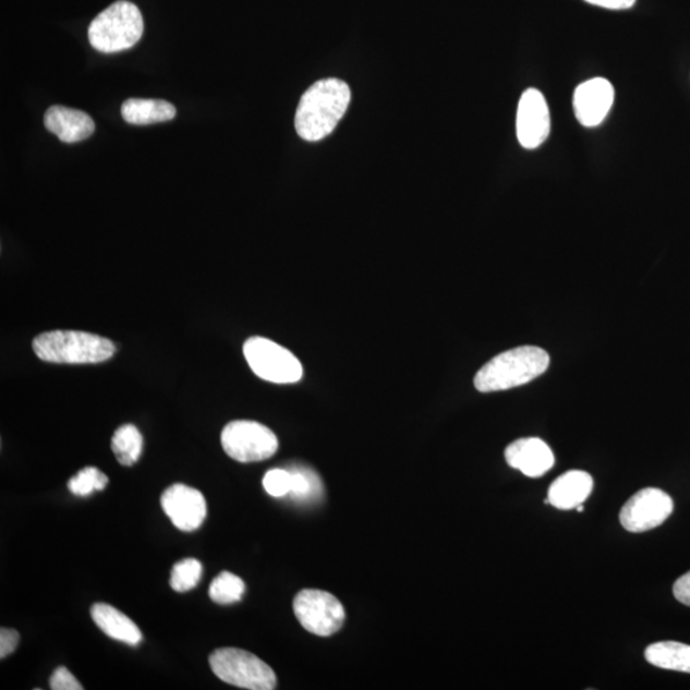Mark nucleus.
Listing matches in <instances>:
<instances>
[{"mask_svg": "<svg viewBox=\"0 0 690 690\" xmlns=\"http://www.w3.org/2000/svg\"><path fill=\"white\" fill-rule=\"evenodd\" d=\"M351 102V90L344 81H318L302 95L295 113V130L308 143H316L336 130Z\"/></svg>", "mask_w": 690, "mask_h": 690, "instance_id": "obj_1", "label": "nucleus"}, {"mask_svg": "<svg viewBox=\"0 0 690 690\" xmlns=\"http://www.w3.org/2000/svg\"><path fill=\"white\" fill-rule=\"evenodd\" d=\"M550 358L538 347L524 346L497 354L474 377L481 392H494L522 387L546 373Z\"/></svg>", "mask_w": 690, "mask_h": 690, "instance_id": "obj_2", "label": "nucleus"}, {"mask_svg": "<svg viewBox=\"0 0 690 690\" xmlns=\"http://www.w3.org/2000/svg\"><path fill=\"white\" fill-rule=\"evenodd\" d=\"M34 352L43 361L86 365L106 362L113 358V341L95 334L73 330L43 332L33 341Z\"/></svg>", "mask_w": 690, "mask_h": 690, "instance_id": "obj_3", "label": "nucleus"}, {"mask_svg": "<svg viewBox=\"0 0 690 690\" xmlns=\"http://www.w3.org/2000/svg\"><path fill=\"white\" fill-rule=\"evenodd\" d=\"M144 34V19L137 5L120 0L98 14L88 27V40L101 53H118L135 47Z\"/></svg>", "mask_w": 690, "mask_h": 690, "instance_id": "obj_4", "label": "nucleus"}, {"mask_svg": "<svg viewBox=\"0 0 690 690\" xmlns=\"http://www.w3.org/2000/svg\"><path fill=\"white\" fill-rule=\"evenodd\" d=\"M211 670L230 686L250 690L277 688V675L271 667L251 652L240 649H219L209 657Z\"/></svg>", "mask_w": 690, "mask_h": 690, "instance_id": "obj_5", "label": "nucleus"}, {"mask_svg": "<svg viewBox=\"0 0 690 690\" xmlns=\"http://www.w3.org/2000/svg\"><path fill=\"white\" fill-rule=\"evenodd\" d=\"M244 359L263 380L274 384H295L303 376L302 363L287 348L270 339L252 337L243 346Z\"/></svg>", "mask_w": 690, "mask_h": 690, "instance_id": "obj_6", "label": "nucleus"}, {"mask_svg": "<svg viewBox=\"0 0 690 690\" xmlns=\"http://www.w3.org/2000/svg\"><path fill=\"white\" fill-rule=\"evenodd\" d=\"M222 449L241 463L263 462L276 455L279 443L276 434L255 421H233L221 433Z\"/></svg>", "mask_w": 690, "mask_h": 690, "instance_id": "obj_7", "label": "nucleus"}, {"mask_svg": "<svg viewBox=\"0 0 690 690\" xmlns=\"http://www.w3.org/2000/svg\"><path fill=\"white\" fill-rule=\"evenodd\" d=\"M295 618L307 632L320 637L337 633L344 625L346 610L331 593L303 590L293 601Z\"/></svg>", "mask_w": 690, "mask_h": 690, "instance_id": "obj_8", "label": "nucleus"}, {"mask_svg": "<svg viewBox=\"0 0 690 690\" xmlns=\"http://www.w3.org/2000/svg\"><path fill=\"white\" fill-rule=\"evenodd\" d=\"M674 501L659 488H643L630 497L620 511V523L628 532L641 533L656 529L669 518Z\"/></svg>", "mask_w": 690, "mask_h": 690, "instance_id": "obj_9", "label": "nucleus"}, {"mask_svg": "<svg viewBox=\"0 0 690 690\" xmlns=\"http://www.w3.org/2000/svg\"><path fill=\"white\" fill-rule=\"evenodd\" d=\"M550 110L543 93L529 88L522 95L517 111V136L519 144L529 150L543 145L550 135Z\"/></svg>", "mask_w": 690, "mask_h": 690, "instance_id": "obj_10", "label": "nucleus"}, {"mask_svg": "<svg viewBox=\"0 0 690 690\" xmlns=\"http://www.w3.org/2000/svg\"><path fill=\"white\" fill-rule=\"evenodd\" d=\"M161 507L177 529L184 532L198 530L207 515L204 495L182 484L166 489L161 496Z\"/></svg>", "mask_w": 690, "mask_h": 690, "instance_id": "obj_11", "label": "nucleus"}, {"mask_svg": "<svg viewBox=\"0 0 690 690\" xmlns=\"http://www.w3.org/2000/svg\"><path fill=\"white\" fill-rule=\"evenodd\" d=\"M615 90L603 77L585 81L576 88L573 106L578 122L584 128H597L613 108Z\"/></svg>", "mask_w": 690, "mask_h": 690, "instance_id": "obj_12", "label": "nucleus"}, {"mask_svg": "<svg viewBox=\"0 0 690 690\" xmlns=\"http://www.w3.org/2000/svg\"><path fill=\"white\" fill-rule=\"evenodd\" d=\"M506 459L511 469L521 471L531 479L544 476L555 464L553 450L537 437H526L510 444L506 450Z\"/></svg>", "mask_w": 690, "mask_h": 690, "instance_id": "obj_13", "label": "nucleus"}, {"mask_svg": "<svg viewBox=\"0 0 690 690\" xmlns=\"http://www.w3.org/2000/svg\"><path fill=\"white\" fill-rule=\"evenodd\" d=\"M44 124L62 143H80L93 135L95 123L84 111L61 106L50 107L44 117Z\"/></svg>", "mask_w": 690, "mask_h": 690, "instance_id": "obj_14", "label": "nucleus"}, {"mask_svg": "<svg viewBox=\"0 0 690 690\" xmlns=\"http://www.w3.org/2000/svg\"><path fill=\"white\" fill-rule=\"evenodd\" d=\"M593 489L591 474L583 471H569L553 482L548 488V504L556 509L571 510L582 506Z\"/></svg>", "mask_w": 690, "mask_h": 690, "instance_id": "obj_15", "label": "nucleus"}, {"mask_svg": "<svg viewBox=\"0 0 690 690\" xmlns=\"http://www.w3.org/2000/svg\"><path fill=\"white\" fill-rule=\"evenodd\" d=\"M92 617L95 625L116 641L131 645H137L143 641V633L135 622L113 606L95 604L92 607Z\"/></svg>", "mask_w": 690, "mask_h": 690, "instance_id": "obj_16", "label": "nucleus"}, {"mask_svg": "<svg viewBox=\"0 0 690 690\" xmlns=\"http://www.w3.org/2000/svg\"><path fill=\"white\" fill-rule=\"evenodd\" d=\"M123 120L130 124L147 125L172 121L175 107L166 100L129 99L122 106Z\"/></svg>", "mask_w": 690, "mask_h": 690, "instance_id": "obj_17", "label": "nucleus"}, {"mask_svg": "<svg viewBox=\"0 0 690 690\" xmlns=\"http://www.w3.org/2000/svg\"><path fill=\"white\" fill-rule=\"evenodd\" d=\"M645 659L659 669L690 674V645L674 641L652 643L644 652Z\"/></svg>", "mask_w": 690, "mask_h": 690, "instance_id": "obj_18", "label": "nucleus"}, {"mask_svg": "<svg viewBox=\"0 0 690 690\" xmlns=\"http://www.w3.org/2000/svg\"><path fill=\"white\" fill-rule=\"evenodd\" d=\"M143 447L144 437L133 425H123L117 428L113 439H111V450H113L118 462L124 467L137 463Z\"/></svg>", "mask_w": 690, "mask_h": 690, "instance_id": "obj_19", "label": "nucleus"}, {"mask_svg": "<svg viewBox=\"0 0 690 690\" xmlns=\"http://www.w3.org/2000/svg\"><path fill=\"white\" fill-rule=\"evenodd\" d=\"M292 473L291 495L295 501H313L323 495L320 477L313 470L304 465H292L288 469Z\"/></svg>", "mask_w": 690, "mask_h": 690, "instance_id": "obj_20", "label": "nucleus"}, {"mask_svg": "<svg viewBox=\"0 0 690 690\" xmlns=\"http://www.w3.org/2000/svg\"><path fill=\"white\" fill-rule=\"evenodd\" d=\"M244 590H246V585L240 577L230 573V571H222L213 581L209 596L214 603L229 605L239 603L243 597Z\"/></svg>", "mask_w": 690, "mask_h": 690, "instance_id": "obj_21", "label": "nucleus"}, {"mask_svg": "<svg viewBox=\"0 0 690 690\" xmlns=\"http://www.w3.org/2000/svg\"><path fill=\"white\" fill-rule=\"evenodd\" d=\"M203 566L196 559H184L178 561L170 574V588L175 592H187L194 590L202 580Z\"/></svg>", "mask_w": 690, "mask_h": 690, "instance_id": "obj_22", "label": "nucleus"}, {"mask_svg": "<svg viewBox=\"0 0 690 690\" xmlns=\"http://www.w3.org/2000/svg\"><path fill=\"white\" fill-rule=\"evenodd\" d=\"M109 484V479L95 467H86L69 482L70 492L77 496H87L94 492H101Z\"/></svg>", "mask_w": 690, "mask_h": 690, "instance_id": "obj_23", "label": "nucleus"}, {"mask_svg": "<svg viewBox=\"0 0 690 690\" xmlns=\"http://www.w3.org/2000/svg\"><path fill=\"white\" fill-rule=\"evenodd\" d=\"M263 485L266 493L274 497L287 496L292 489V473L288 469L270 470L265 474Z\"/></svg>", "mask_w": 690, "mask_h": 690, "instance_id": "obj_24", "label": "nucleus"}, {"mask_svg": "<svg viewBox=\"0 0 690 690\" xmlns=\"http://www.w3.org/2000/svg\"><path fill=\"white\" fill-rule=\"evenodd\" d=\"M50 688L53 690H83L80 681L73 677V674L61 666L51 675Z\"/></svg>", "mask_w": 690, "mask_h": 690, "instance_id": "obj_25", "label": "nucleus"}, {"mask_svg": "<svg viewBox=\"0 0 690 690\" xmlns=\"http://www.w3.org/2000/svg\"><path fill=\"white\" fill-rule=\"evenodd\" d=\"M19 642L20 634L17 630L2 628L0 630V657L5 658L10 656L17 649Z\"/></svg>", "mask_w": 690, "mask_h": 690, "instance_id": "obj_26", "label": "nucleus"}, {"mask_svg": "<svg viewBox=\"0 0 690 690\" xmlns=\"http://www.w3.org/2000/svg\"><path fill=\"white\" fill-rule=\"evenodd\" d=\"M673 591L679 603L690 606V571L674 583Z\"/></svg>", "mask_w": 690, "mask_h": 690, "instance_id": "obj_27", "label": "nucleus"}, {"mask_svg": "<svg viewBox=\"0 0 690 690\" xmlns=\"http://www.w3.org/2000/svg\"><path fill=\"white\" fill-rule=\"evenodd\" d=\"M585 2L603 7V9L617 11L632 9L635 4V0H585Z\"/></svg>", "mask_w": 690, "mask_h": 690, "instance_id": "obj_28", "label": "nucleus"}]
</instances>
